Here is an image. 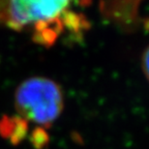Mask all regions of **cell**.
<instances>
[{
    "label": "cell",
    "instance_id": "cell-1",
    "mask_svg": "<svg viewBox=\"0 0 149 149\" xmlns=\"http://www.w3.org/2000/svg\"><path fill=\"white\" fill-rule=\"evenodd\" d=\"M15 106L20 117L49 128L63 111V93L54 80L31 77L17 88Z\"/></svg>",
    "mask_w": 149,
    "mask_h": 149
},
{
    "label": "cell",
    "instance_id": "cell-2",
    "mask_svg": "<svg viewBox=\"0 0 149 149\" xmlns=\"http://www.w3.org/2000/svg\"><path fill=\"white\" fill-rule=\"evenodd\" d=\"M70 5L68 1L43 0H0V23L16 31H22L30 24L55 19Z\"/></svg>",
    "mask_w": 149,
    "mask_h": 149
},
{
    "label": "cell",
    "instance_id": "cell-3",
    "mask_svg": "<svg viewBox=\"0 0 149 149\" xmlns=\"http://www.w3.org/2000/svg\"><path fill=\"white\" fill-rule=\"evenodd\" d=\"M139 1H108L100 3L103 17L124 31H134L139 23Z\"/></svg>",
    "mask_w": 149,
    "mask_h": 149
},
{
    "label": "cell",
    "instance_id": "cell-4",
    "mask_svg": "<svg viewBox=\"0 0 149 149\" xmlns=\"http://www.w3.org/2000/svg\"><path fill=\"white\" fill-rule=\"evenodd\" d=\"M62 14L55 19L47 20V22H41L34 24L32 39L35 43L44 47H52L55 43L59 35L65 30L64 23L61 17Z\"/></svg>",
    "mask_w": 149,
    "mask_h": 149
},
{
    "label": "cell",
    "instance_id": "cell-5",
    "mask_svg": "<svg viewBox=\"0 0 149 149\" xmlns=\"http://www.w3.org/2000/svg\"><path fill=\"white\" fill-rule=\"evenodd\" d=\"M28 133L27 120L20 116H3L0 120V136L13 145L20 143Z\"/></svg>",
    "mask_w": 149,
    "mask_h": 149
},
{
    "label": "cell",
    "instance_id": "cell-6",
    "mask_svg": "<svg viewBox=\"0 0 149 149\" xmlns=\"http://www.w3.org/2000/svg\"><path fill=\"white\" fill-rule=\"evenodd\" d=\"M49 141V136L43 128H36L30 135V142L35 149H43Z\"/></svg>",
    "mask_w": 149,
    "mask_h": 149
},
{
    "label": "cell",
    "instance_id": "cell-7",
    "mask_svg": "<svg viewBox=\"0 0 149 149\" xmlns=\"http://www.w3.org/2000/svg\"><path fill=\"white\" fill-rule=\"evenodd\" d=\"M141 68L146 79L149 81V46L145 49L141 56Z\"/></svg>",
    "mask_w": 149,
    "mask_h": 149
}]
</instances>
